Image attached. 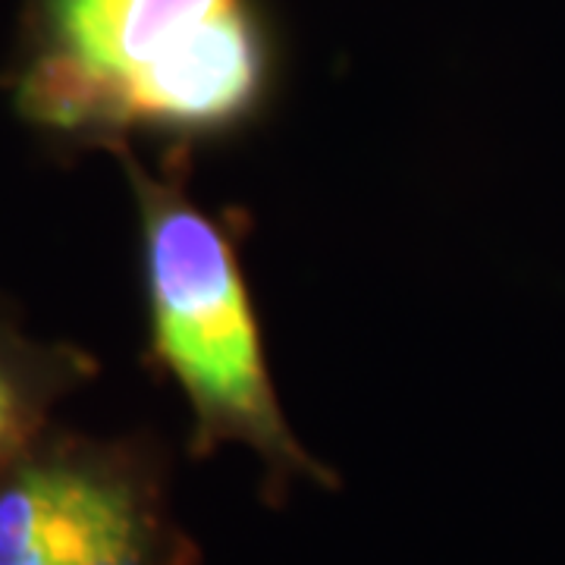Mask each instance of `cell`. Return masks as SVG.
I'll return each instance as SVG.
<instances>
[{"label":"cell","mask_w":565,"mask_h":565,"mask_svg":"<svg viewBox=\"0 0 565 565\" xmlns=\"http://www.w3.org/2000/svg\"><path fill=\"white\" fill-rule=\"evenodd\" d=\"M0 565H180V541L132 465L61 449L0 471Z\"/></svg>","instance_id":"obj_3"},{"label":"cell","mask_w":565,"mask_h":565,"mask_svg":"<svg viewBox=\"0 0 565 565\" xmlns=\"http://www.w3.org/2000/svg\"><path fill=\"white\" fill-rule=\"evenodd\" d=\"M29 364L0 343V471L17 459L35 424V381Z\"/></svg>","instance_id":"obj_4"},{"label":"cell","mask_w":565,"mask_h":565,"mask_svg":"<svg viewBox=\"0 0 565 565\" xmlns=\"http://www.w3.org/2000/svg\"><path fill=\"white\" fill-rule=\"evenodd\" d=\"M145 233L151 355L182 386L195 415V449L243 444L270 478L330 481L292 437L264 364L262 330L230 233L185 195L182 177L145 173L122 154Z\"/></svg>","instance_id":"obj_1"},{"label":"cell","mask_w":565,"mask_h":565,"mask_svg":"<svg viewBox=\"0 0 565 565\" xmlns=\"http://www.w3.org/2000/svg\"><path fill=\"white\" fill-rule=\"evenodd\" d=\"M255 0H35L20 107L61 132H122L136 82Z\"/></svg>","instance_id":"obj_2"}]
</instances>
